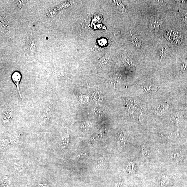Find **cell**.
Wrapping results in <instances>:
<instances>
[{"label":"cell","mask_w":187,"mask_h":187,"mask_svg":"<svg viewBox=\"0 0 187 187\" xmlns=\"http://www.w3.org/2000/svg\"><path fill=\"white\" fill-rule=\"evenodd\" d=\"M127 140L126 138L123 133L121 132L118 138V147L120 149L124 148L126 145Z\"/></svg>","instance_id":"cell-11"},{"label":"cell","mask_w":187,"mask_h":187,"mask_svg":"<svg viewBox=\"0 0 187 187\" xmlns=\"http://www.w3.org/2000/svg\"><path fill=\"white\" fill-rule=\"evenodd\" d=\"M183 19L187 24V12L184 13L183 14Z\"/></svg>","instance_id":"cell-29"},{"label":"cell","mask_w":187,"mask_h":187,"mask_svg":"<svg viewBox=\"0 0 187 187\" xmlns=\"http://www.w3.org/2000/svg\"><path fill=\"white\" fill-rule=\"evenodd\" d=\"M2 119L4 123L9 122L13 119L14 111L13 109L9 107H6L4 109L2 113Z\"/></svg>","instance_id":"cell-4"},{"label":"cell","mask_w":187,"mask_h":187,"mask_svg":"<svg viewBox=\"0 0 187 187\" xmlns=\"http://www.w3.org/2000/svg\"><path fill=\"white\" fill-rule=\"evenodd\" d=\"M105 133V130H101L93 137V141H96L98 139H101L104 136Z\"/></svg>","instance_id":"cell-18"},{"label":"cell","mask_w":187,"mask_h":187,"mask_svg":"<svg viewBox=\"0 0 187 187\" xmlns=\"http://www.w3.org/2000/svg\"><path fill=\"white\" fill-rule=\"evenodd\" d=\"M11 78L14 83L16 86L17 92L18 93L20 96V97L22 100H23V98H22V95H21L20 90V82L21 79H22V76H21L20 73L18 71L14 72L12 75Z\"/></svg>","instance_id":"cell-6"},{"label":"cell","mask_w":187,"mask_h":187,"mask_svg":"<svg viewBox=\"0 0 187 187\" xmlns=\"http://www.w3.org/2000/svg\"><path fill=\"white\" fill-rule=\"evenodd\" d=\"M182 155L181 152H172L171 154V156L172 158L174 159H177L181 158Z\"/></svg>","instance_id":"cell-20"},{"label":"cell","mask_w":187,"mask_h":187,"mask_svg":"<svg viewBox=\"0 0 187 187\" xmlns=\"http://www.w3.org/2000/svg\"><path fill=\"white\" fill-rule=\"evenodd\" d=\"M126 107L128 112L134 118V113L137 108L136 101L130 98L127 99L126 101Z\"/></svg>","instance_id":"cell-3"},{"label":"cell","mask_w":187,"mask_h":187,"mask_svg":"<svg viewBox=\"0 0 187 187\" xmlns=\"http://www.w3.org/2000/svg\"><path fill=\"white\" fill-rule=\"evenodd\" d=\"M104 159L103 157H101L98 159L97 161V164L99 165H102L104 163Z\"/></svg>","instance_id":"cell-28"},{"label":"cell","mask_w":187,"mask_h":187,"mask_svg":"<svg viewBox=\"0 0 187 187\" xmlns=\"http://www.w3.org/2000/svg\"><path fill=\"white\" fill-rule=\"evenodd\" d=\"M147 112V108L145 104L140 105L138 110V117L139 121H142L146 116Z\"/></svg>","instance_id":"cell-9"},{"label":"cell","mask_w":187,"mask_h":187,"mask_svg":"<svg viewBox=\"0 0 187 187\" xmlns=\"http://www.w3.org/2000/svg\"><path fill=\"white\" fill-rule=\"evenodd\" d=\"M92 126V123L91 121H85L81 124V126H80V129L83 132L86 133L90 129Z\"/></svg>","instance_id":"cell-13"},{"label":"cell","mask_w":187,"mask_h":187,"mask_svg":"<svg viewBox=\"0 0 187 187\" xmlns=\"http://www.w3.org/2000/svg\"><path fill=\"white\" fill-rule=\"evenodd\" d=\"M170 105L167 102H162L156 106L154 112L157 116H161L167 111Z\"/></svg>","instance_id":"cell-2"},{"label":"cell","mask_w":187,"mask_h":187,"mask_svg":"<svg viewBox=\"0 0 187 187\" xmlns=\"http://www.w3.org/2000/svg\"><path fill=\"white\" fill-rule=\"evenodd\" d=\"M110 62V57L109 56H105L99 60L98 65L100 68L104 69L109 66Z\"/></svg>","instance_id":"cell-10"},{"label":"cell","mask_w":187,"mask_h":187,"mask_svg":"<svg viewBox=\"0 0 187 187\" xmlns=\"http://www.w3.org/2000/svg\"><path fill=\"white\" fill-rule=\"evenodd\" d=\"M78 98L79 101L83 104H85L89 102V98L88 96L81 94L80 93L78 95Z\"/></svg>","instance_id":"cell-15"},{"label":"cell","mask_w":187,"mask_h":187,"mask_svg":"<svg viewBox=\"0 0 187 187\" xmlns=\"http://www.w3.org/2000/svg\"><path fill=\"white\" fill-rule=\"evenodd\" d=\"M141 153L143 157L146 159H149L150 158V155L149 152L148 150L145 147H143L142 148Z\"/></svg>","instance_id":"cell-19"},{"label":"cell","mask_w":187,"mask_h":187,"mask_svg":"<svg viewBox=\"0 0 187 187\" xmlns=\"http://www.w3.org/2000/svg\"><path fill=\"white\" fill-rule=\"evenodd\" d=\"M178 136H179V134L177 132H172L169 133L168 138L170 140H173L177 138Z\"/></svg>","instance_id":"cell-22"},{"label":"cell","mask_w":187,"mask_h":187,"mask_svg":"<svg viewBox=\"0 0 187 187\" xmlns=\"http://www.w3.org/2000/svg\"><path fill=\"white\" fill-rule=\"evenodd\" d=\"M52 113L51 103L49 100L46 107L40 117L39 120L40 124L41 125H43L46 124L50 120Z\"/></svg>","instance_id":"cell-1"},{"label":"cell","mask_w":187,"mask_h":187,"mask_svg":"<svg viewBox=\"0 0 187 187\" xmlns=\"http://www.w3.org/2000/svg\"><path fill=\"white\" fill-rule=\"evenodd\" d=\"M93 101L94 102H99L102 101V96L99 92H94L93 93L91 97Z\"/></svg>","instance_id":"cell-17"},{"label":"cell","mask_w":187,"mask_h":187,"mask_svg":"<svg viewBox=\"0 0 187 187\" xmlns=\"http://www.w3.org/2000/svg\"><path fill=\"white\" fill-rule=\"evenodd\" d=\"M88 155V153L85 152H81V153H79L75 156L76 159H81L86 157Z\"/></svg>","instance_id":"cell-25"},{"label":"cell","mask_w":187,"mask_h":187,"mask_svg":"<svg viewBox=\"0 0 187 187\" xmlns=\"http://www.w3.org/2000/svg\"><path fill=\"white\" fill-rule=\"evenodd\" d=\"M134 165L133 162H130L127 166V168L129 170L130 172H133L134 171Z\"/></svg>","instance_id":"cell-27"},{"label":"cell","mask_w":187,"mask_h":187,"mask_svg":"<svg viewBox=\"0 0 187 187\" xmlns=\"http://www.w3.org/2000/svg\"><path fill=\"white\" fill-rule=\"evenodd\" d=\"M143 89L147 93L155 92L158 90V87L154 85H147L143 86Z\"/></svg>","instance_id":"cell-14"},{"label":"cell","mask_w":187,"mask_h":187,"mask_svg":"<svg viewBox=\"0 0 187 187\" xmlns=\"http://www.w3.org/2000/svg\"><path fill=\"white\" fill-rule=\"evenodd\" d=\"M180 68L183 72L185 73L187 72V59L185 60L182 62L180 66Z\"/></svg>","instance_id":"cell-24"},{"label":"cell","mask_w":187,"mask_h":187,"mask_svg":"<svg viewBox=\"0 0 187 187\" xmlns=\"http://www.w3.org/2000/svg\"><path fill=\"white\" fill-rule=\"evenodd\" d=\"M94 111L96 115L99 116H102L104 112L103 109L99 107H95L94 109Z\"/></svg>","instance_id":"cell-23"},{"label":"cell","mask_w":187,"mask_h":187,"mask_svg":"<svg viewBox=\"0 0 187 187\" xmlns=\"http://www.w3.org/2000/svg\"><path fill=\"white\" fill-rule=\"evenodd\" d=\"M168 49L166 47H163L160 51L159 55V57L160 59L163 58L166 56Z\"/></svg>","instance_id":"cell-21"},{"label":"cell","mask_w":187,"mask_h":187,"mask_svg":"<svg viewBox=\"0 0 187 187\" xmlns=\"http://www.w3.org/2000/svg\"><path fill=\"white\" fill-rule=\"evenodd\" d=\"M69 136L68 133L65 134L62 137V141L59 143L60 148L63 149L65 148L68 145L69 142Z\"/></svg>","instance_id":"cell-12"},{"label":"cell","mask_w":187,"mask_h":187,"mask_svg":"<svg viewBox=\"0 0 187 187\" xmlns=\"http://www.w3.org/2000/svg\"><path fill=\"white\" fill-rule=\"evenodd\" d=\"M132 42L133 44L138 47H140L141 46V41L140 38L137 36H134L132 38Z\"/></svg>","instance_id":"cell-16"},{"label":"cell","mask_w":187,"mask_h":187,"mask_svg":"<svg viewBox=\"0 0 187 187\" xmlns=\"http://www.w3.org/2000/svg\"><path fill=\"white\" fill-rule=\"evenodd\" d=\"M170 34L172 35V39L171 40V42L176 45H180L183 41V37L178 32L171 31H169Z\"/></svg>","instance_id":"cell-7"},{"label":"cell","mask_w":187,"mask_h":187,"mask_svg":"<svg viewBox=\"0 0 187 187\" xmlns=\"http://www.w3.org/2000/svg\"><path fill=\"white\" fill-rule=\"evenodd\" d=\"M184 119V118L183 113L181 112H178L175 113L172 116L170 120L175 125L178 126L182 124Z\"/></svg>","instance_id":"cell-5"},{"label":"cell","mask_w":187,"mask_h":187,"mask_svg":"<svg viewBox=\"0 0 187 187\" xmlns=\"http://www.w3.org/2000/svg\"><path fill=\"white\" fill-rule=\"evenodd\" d=\"M169 182V179L168 177H167L166 176H164L162 177V179L161 181V184L162 185V184H167Z\"/></svg>","instance_id":"cell-26"},{"label":"cell","mask_w":187,"mask_h":187,"mask_svg":"<svg viewBox=\"0 0 187 187\" xmlns=\"http://www.w3.org/2000/svg\"><path fill=\"white\" fill-rule=\"evenodd\" d=\"M162 21L160 19L157 18H152L150 19V28L152 30L158 29L162 25Z\"/></svg>","instance_id":"cell-8"}]
</instances>
